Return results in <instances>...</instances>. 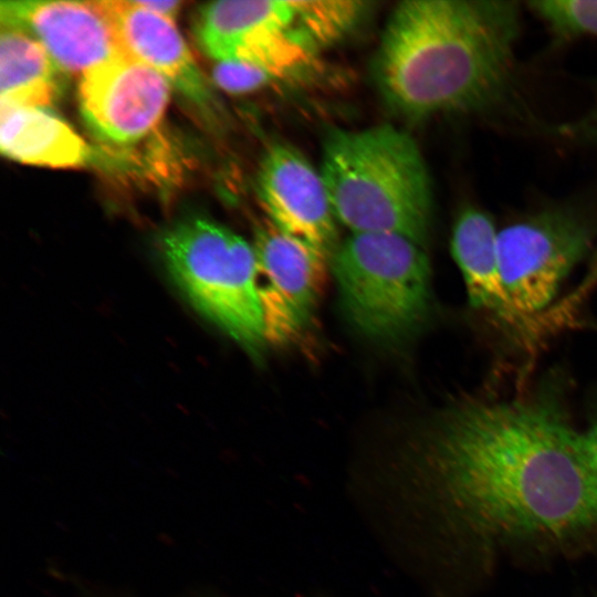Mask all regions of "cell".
Here are the masks:
<instances>
[{"label": "cell", "mask_w": 597, "mask_h": 597, "mask_svg": "<svg viewBox=\"0 0 597 597\" xmlns=\"http://www.w3.org/2000/svg\"><path fill=\"white\" fill-rule=\"evenodd\" d=\"M415 468L449 520L484 541H558L597 522L584 434L549 394L459 399L426 433Z\"/></svg>", "instance_id": "1"}, {"label": "cell", "mask_w": 597, "mask_h": 597, "mask_svg": "<svg viewBox=\"0 0 597 597\" xmlns=\"http://www.w3.org/2000/svg\"><path fill=\"white\" fill-rule=\"evenodd\" d=\"M519 34L513 1H402L383 32L373 77L408 119L489 111L511 88Z\"/></svg>", "instance_id": "2"}, {"label": "cell", "mask_w": 597, "mask_h": 597, "mask_svg": "<svg viewBox=\"0 0 597 597\" xmlns=\"http://www.w3.org/2000/svg\"><path fill=\"white\" fill-rule=\"evenodd\" d=\"M320 171L336 220L352 233H395L423 244L431 181L408 133L388 124L335 128L324 140Z\"/></svg>", "instance_id": "3"}, {"label": "cell", "mask_w": 597, "mask_h": 597, "mask_svg": "<svg viewBox=\"0 0 597 597\" xmlns=\"http://www.w3.org/2000/svg\"><path fill=\"white\" fill-rule=\"evenodd\" d=\"M352 324L380 343H397L423 323L430 265L421 243L395 233H352L332 256Z\"/></svg>", "instance_id": "4"}, {"label": "cell", "mask_w": 597, "mask_h": 597, "mask_svg": "<svg viewBox=\"0 0 597 597\" xmlns=\"http://www.w3.org/2000/svg\"><path fill=\"white\" fill-rule=\"evenodd\" d=\"M171 276L206 317L253 355L265 339L253 245L205 218H191L161 238Z\"/></svg>", "instance_id": "5"}, {"label": "cell", "mask_w": 597, "mask_h": 597, "mask_svg": "<svg viewBox=\"0 0 597 597\" xmlns=\"http://www.w3.org/2000/svg\"><path fill=\"white\" fill-rule=\"evenodd\" d=\"M595 230L583 214L552 208L498 232L496 254L505 291L524 316L538 314L593 248Z\"/></svg>", "instance_id": "6"}, {"label": "cell", "mask_w": 597, "mask_h": 597, "mask_svg": "<svg viewBox=\"0 0 597 597\" xmlns=\"http://www.w3.org/2000/svg\"><path fill=\"white\" fill-rule=\"evenodd\" d=\"M253 249L264 339L287 345L313 317L326 279L327 253L270 221L255 229Z\"/></svg>", "instance_id": "7"}, {"label": "cell", "mask_w": 597, "mask_h": 597, "mask_svg": "<svg viewBox=\"0 0 597 597\" xmlns=\"http://www.w3.org/2000/svg\"><path fill=\"white\" fill-rule=\"evenodd\" d=\"M169 82L148 65L126 55L81 76L78 103L88 129L105 147H132L161 124Z\"/></svg>", "instance_id": "8"}, {"label": "cell", "mask_w": 597, "mask_h": 597, "mask_svg": "<svg viewBox=\"0 0 597 597\" xmlns=\"http://www.w3.org/2000/svg\"><path fill=\"white\" fill-rule=\"evenodd\" d=\"M1 24L36 40L55 65L81 76L126 56L98 1H2Z\"/></svg>", "instance_id": "9"}, {"label": "cell", "mask_w": 597, "mask_h": 597, "mask_svg": "<svg viewBox=\"0 0 597 597\" xmlns=\"http://www.w3.org/2000/svg\"><path fill=\"white\" fill-rule=\"evenodd\" d=\"M256 190L274 227L326 253L333 249L337 220L322 174L300 151L272 145L261 160Z\"/></svg>", "instance_id": "10"}, {"label": "cell", "mask_w": 597, "mask_h": 597, "mask_svg": "<svg viewBox=\"0 0 597 597\" xmlns=\"http://www.w3.org/2000/svg\"><path fill=\"white\" fill-rule=\"evenodd\" d=\"M294 22L292 1H216L199 9L195 33L202 50L217 62L260 66L282 45Z\"/></svg>", "instance_id": "11"}, {"label": "cell", "mask_w": 597, "mask_h": 597, "mask_svg": "<svg viewBox=\"0 0 597 597\" xmlns=\"http://www.w3.org/2000/svg\"><path fill=\"white\" fill-rule=\"evenodd\" d=\"M126 54L154 69L191 103L210 111L213 98L174 21L134 1H98Z\"/></svg>", "instance_id": "12"}, {"label": "cell", "mask_w": 597, "mask_h": 597, "mask_svg": "<svg viewBox=\"0 0 597 597\" xmlns=\"http://www.w3.org/2000/svg\"><path fill=\"white\" fill-rule=\"evenodd\" d=\"M496 238L491 218L480 209L468 207L453 226V259L473 307L510 331L531 334L540 327V318L522 315L512 304L499 271Z\"/></svg>", "instance_id": "13"}, {"label": "cell", "mask_w": 597, "mask_h": 597, "mask_svg": "<svg viewBox=\"0 0 597 597\" xmlns=\"http://www.w3.org/2000/svg\"><path fill=\"white\" fill-rule=\"evenodd\" d=\"M1 153L19 163L70 168L86 165L91 147L62 118L41 107L1 105Z\"/></svg>", "instance_id": "14"}, {"label": "cell", "mask_w": 597, "mask_h": 597, "mask_svg": "<svg viewBox=\"0 0 597 597\" xmlns=\"http://www.w3.org/2000/svg\"><path fill=\"white\" fill-rule=\"evenodd\" d=\"M55 65L30 35L10 28L0 38L1 105L46 108L59 94Z\"/></svg>", "instance_id": "15"}, {"label": "cell", "mask_w": 597, "mask_h": 597, "mask_svg": "<svg viewBox=\"0 0 597 597\" xmlns=\"http://www.w3.org/2000/svg\"><path fill=\"white\" fill-rule=\"evenodd\" d=\"M295 27L316 49L346 35L363 18L365 2L353 0L294 1Z\"/></svg>", "instance_id": "16"}, {"label": "cell", "mask_w": 597, "mask_h": 597, "mask_svg": "<svg viewBox=\"0 0 597 597\" xmlns=\"http://www.w3.org/2000/svg\"><path fill=\"white\" fill-rule=\"evenodd\" d=\"M528 6L557 35H597L596 0L531 1Z\"/></svg>", "instance_id": "17"}, {"label": "cell", "mask_w": 597, "mask_h": 597, "mask_svg": "<svg viewBox=\"0 0 597 597\" xmlns=\"http://www.w3.org/2000/svg\"><path fill=\"white\" fill-rule=\"evenodd\" d=\"M213 82L229 93H247L265 85L273 78L266 72L242 62H217Z\"/></svg>", "instance_id": "18"}, {"label": "cell", "mask_w": 597, "mask_h": 597, "mask_svg": "<svg viewBox=\"0 0 597 597\" xmlns=\"http://www.w3.org/2000/svg\"><path fill=\"white\" fill-rule=\"evenodd\" d=\"M136 4H138L142 8H145L146 10H149L151 12H155L159 15H163L171 21H174L175 17L179 12L182 1H134Z\"/></svg>", "instance_id": "19"}, {"label": "cell", "mask_w": 597, "mask_h": 597, "mask_svg": "<svg viewBox=\"0 0 597 597\" xmlns=\"http://www.w3.org/2000/svg\"><path fill=\"white\" fill-rule=\"evenodd\" d=\"M576 133L589 139L597 140V106L576 126Z\"/></svg>", "instance_id": "20"}, {"label": "cell", "mask_w": 597, "mask_h": 597, "mask_svg": "<svg viewBox=\"0 0 597 597\" xmlns=\"http://www.w3.org/2000/svg\"><path fill=\"white\" fill-rule=\"evenodd\" d=\"M584 438L588 455L597 473V421L584 434Z\"/></svg>", "instance_id": "21"}]
</instances>
